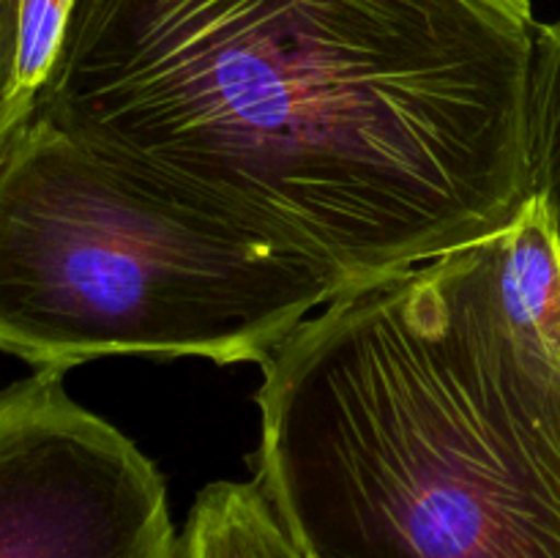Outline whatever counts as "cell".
Segmentation results:
<instances>
[{
  "mask_svg": "<svg viewBox=\"0 0 560 558\" xmlns=\"http://www.w3.org/2000/svg\"><path fill=\"white\" fill-rule=\"evenodd\" d=\"M530 186L560 230V20L539 25L530 96Z\"/></svg>",
  "mask_w": 560,
  "mask_h": 558,
  "instance_id": "6",
  "label": "cell"
},
{
  "mask_svg": "<svg viewBox=\"0 0 560 558\" xmlns=\"http://www.w3.org/2000/svg\"><path fill=\"white\" fill-rule=\"evenodd\" d=\"M257 481L306 558H560V239L355 284L262 364Z\"/></svg>",
  "mask_w": 560,
  "mask_h": 558,
  "instance_id": "2",
  "label": "cell"
},
{
  "mask_svg": "<svg viewBox=\"0 0 560 558\" xmlns=\"http://www.w3.org/2000/svg\"><path fill=\"white\" fill-rule=\"evenodd\" d=\"M348 290L315 257L195 206L31 118L0 162V350L266 364Z\"/></svg>",
  "mask_w": 560,
  "mask_h": 558,
  "instance_id": "3",
  "label": "cell"
},
{
  "mask_svg": "<svg viewBox=\"0 0 560 558\" xmlns=\"http://www.w3.org/2000/svg\"><path fill=\"white\" fill-rule=\"evenodd\" d=\"M0 558H178L156 465L63 372L0 392Z\"/></svg>",
  "mask_w": 560,
  "mask_h": 558,
  "instance_id": "4",
  "label": "cell"
},
{
  "mask_svg": "<svg viewBox=\"0 0 560 558\" xmlns=\"http://www.w3.org/2000/svg\"><path fill=\"white\" fill-rule=\"evenodd\" d=\"M178 558H306L257 479L213 481L197 496Z\"/></svg>",
  "mask_w": 560,
  "mask_h": 558,
  "instance_id": "5",
  "label": "cell"
},
{
  "mask_svg": "<svg viewBox=\"0 0 560 558\" xmlns=\"http://www.w3.org/2000/svg\"><path fill=\"white\" fill-rule=\"evenodd\" d=\"M77 0H16V91L36 104L47 82Z\"/></svg>",
  "mask_w": 560,
  "mask_h": 558,
  "instance_id": "7",
  "label": "cell"
},
{
  "mask_svg": "<svg viewBox=\"0 0 560 558\" xmlns=\"http://www.w3.org/2000/svg\"><path fill=\"white\" fill-rule=\"evenodd\" d=\"M33 115L16 91V0H0V162Z\"/></svg>",
  "mask_w": 560,
  "mask_h": 558,
  "instance_id": "8",
  "label": "cell"
},
{
  "mask_svg": "<svg viewBox=\"0 0 560 558\" xmlns=\"http://www.w3.org/2000/svg\"><path fill=\"white\" fill-rule=\"evenodd\" d=\"M558 239H560V230H558Z\"/></svg>",
  "mask_w": 560,
  "mask_h": 558,
  "instance_id": "9",
  "label": "cell"
},
{
  "mask_svg": "<svg viewBox=\"0 0 560 558\" xmlns=\"http://www.w3.org/2000/svg\"><path fill=\"white\" fill-rule=\"evenodd\" d=\"M534 0H77L31 118L348 288L534 197Z\"/></svg>",
  "mask_w": 560,
  "mask_h": 558,
  "instance_id": "1",
  "label": "cell"
}]
</instances>
